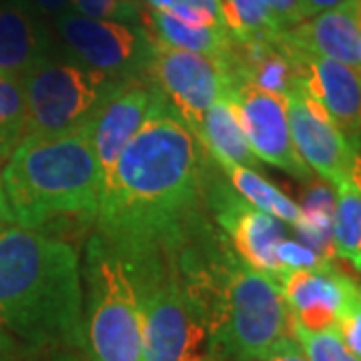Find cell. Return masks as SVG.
Returning <instances> with one entry per match:
<instances>
[{"label":"cell","instance_id":"6da1fadb","mask_svg":"<svg viewBox=\"0 0 361 361\" xmlns=\"http://www.w3.org/2000/svg\"><path fill=\"white\" fill-rule=\"evenodd\" d=\"M203 191V157L169 101L127 142L106 179L101 235L125 259L175 249L187 237Z\"/></svg>","mask_w":361,"mask_h":361},{"label":"cell","instance_id":"7a4b0ae2","mask_svg":"<svg viewBox=\"0 0 361 361\" xmlns=\"http://www.w3.org/2000/svg\"><path fill=\"white\" fill-rule=\"evenodd\" d=\"M0 327L23 348L87 353L85 285L75 247L0 223Z\"/></svg>","mask_w":361,"mask_h":361},{"label":"cell","instance_id":"3957f363","mask_svg":"<svg viewBox=\"0 0 361 361\" xmlns=\"http://www.w3.org/2000/svg\"><path fill=\"white\" fill-rule=\"evenodd\" d=\"M211 255L207 263L191 255L183 275L205 311L209 349L215 357L261 360L295 337L277 279L247 265L223 241Z\"/></svg>","mask_w":361,"mask_h":361},{"label":"cell","instance_id":"277c9868","mask_svg":"<svg viewBox=\"0 0 361 361\" xmlns=\"http://www.w3.org/2000/svg\"><path fill=\"white\" fill-rule=\"evenodd\" d=\"M87 123L59 135H26L6 159L0 179L14 223L42 231L59 221L97 219L103 175Z\"/></svg>","mask_w":361,"mask_h":361},{"label":"cell","instance_id":"5b68a950","mask_svg":"<svg viewBox=\"0 0 361 361\" xmlns=\"http://www.w3.org/2000/svg\"><path fill=\"white\" fill-rule=\"evenodd\" d=\"M175 249L121 255L141 301V361H197L207 337L205 311L180 275Z\"/></svg>","mask_w":361,"mask_h":361},{"label":"cell","instance_id":"8992f818","mask_svg":"<svg viewBox=\"0 0 361 361\" xmlns=\"http://www.w3.org/2000/svg\"><path fill=\"white\" fill-rule=\"evenodd\" d=\"M85 341L89 361H141V301L127 261L103 235L85 255Z\"/></svg>","mask_w":361,"mask_h":361},{"label":"cell","instance_id":"52a82bcc","mask_svg":"<svg viewBox=\"0 0 361 361\" xmlns=\"http://www.w3.org/2000/svg\"><path fill=\"white\" fill-rule=\"evenodd\" d=\"M121 80L51 54L25 77L26 135H59L82 127Z\"/></svg>","mask_w":361,"mask_h":361},{"label":"cell","instance_id":"ba28073f","mask_svg":"<svg viewBox=\"0 0 361 361\" xmlns=\"http://www.w3.org/2000/svg\"><path fill=\"white\" fill-rule=\"evenodd\" d=\"M151 37V35H149ZM191 133H197L205 113L235 89L229 68L221 59L173 49L151 37V56L145 71Z\"/></svg>","mask_w":361,"mask_h":361},{"label":"cell","instance_id":"9c48e42d","mask_svg":"<svg viewBox=\"0 0 361 361\" xmlns=\"http://www.w3.org/2000/svg\"><path fill=\"white\" fill-rule=\"evenodd\" d=\"M56 30L80 65L106 77L130 80L147 71L151 37L145 28H133L118 20L63 13L56 20Z\"/></svg>","mask_w":361,"mask_h":361},{"label":"cell","instance_id":"30bf717a","mask_svg":"<svg viewBox=\"0 0 361 361\" xmlns=\"http://www.w3.org/2000/svg\"><path fill=\"white\" fill-rule=\"evenodd\" d=\"M285 99L289 130L299 159L334 187L351 179L360 151L348 135L301 87Z\"/></svg>","mask_w":361,"mask_h":361},{"label":"cell","instance_id":"8fae6325","mask_svg":"<svg viewBox=\"0 0 361 361\" xmlns=\"http://www.w3.org/2000/svg\"><path fill=\"white\" fill-rule=\"evenodd\" d=\"M229 99L253 155L297 179L310 180L311 171L299 159L293 147L287 118V99L247 82L237 85Z\"/></svg>","mask_w":361,"mask_h":361},{"label":"cell","instance_id":"7c38bea8","mask_svg":"<svg viewBox=\"0 0 361 361\" xmlns=\"http://www.w3.org/2000/svg\"><path fill=\"white\" fill-rule=\"evenodd\" d=\"M165 101L167 97L155 85H145L137 78H130L121 80L97 113L90 116L87 123L89 137L103 175V187L127 142Z\"/></svg>","mask_w":361,"mask_h":361},{"label":"cell","instance_id":"4fadbf2b","mask_svg":"<svg viewBox=\"0 0 361 361\" xmlns=\"http://www.w3.org/2000/svg\"><path fill=\"white\" fill-rule=\"evenodd\" d=\"M279 287L297 327L305 331L337 329L339 315L357 283L336 265L315 271H285Z\"/></svg>","mask_w":361,"mask_h":361},{"label":"cell","instance_id":"5bb4252c","mask_svg":"<svg viewBox=\"0 0 361 361\" xmlns=\"http://www.w3.org/2000/svg\"><path fill=\"white\" fill-rule=\"evenodd\" d=\"M213 205L217 211V223L231 241L233 251L253 269L279 281L285 271L277 261L275 249L287 239L279 219L249 205L229 189H221L219 199Z\"/></svg>","mask_w":361,"mask_h":361},{"label":"cell","instance_id":"9a60e30c","mask_svg":"<svg viewBox=\"0 0 361 361\" xmlns=\"http://www.w3.org/2000/svg\"><path fill=\"white\" fill-rule=\"evenodd\" d=\"M293 51L301 63V89L322 104L357 147L361 141V66Z\"/></svg>","mask_w":361,"mask_h":361},{"label":"cell","instance_id":"2e32d148","mask_svg":"<svg viewBox=\"0 0 361 361\" xmlns=\"http://www.w3.org/2000/svg\"><path fill=\"white\" fill-rule=\"evenodd\" d=\"M49 54L51 37L32 2H0V75L23 78Z\"/></svg>","mask_w":361,"mask_h":361},{"label":"cell","instance_id":"e0dca14e","mask_svg":"<svg viewBox=\"0 0 361 361\" xmlns=\"http://www.w3.org/2000/svg\"><path fill=\"white\" fill-rule=\"evenodd\" d=\"M281 39L297 51L360 66L361 35L349 0L283 30Z\"/></svg>","mask_w":361,"mask_h":361},{"label":"cell","instance_id":"ac0fdd59","mask_svg":"<svg viewBox=\"0 0 361 361\" xmlns=\"http://www.w3.org/2000/svg\"><path fill=\"white\" fill-rule=\"evenodd\" d=\"M197 142L205 147L209 155L213 157L221 167L233 163L243 167H257L259 159L247 145L243 129L239 125V118L235 115V109L229 97H221L215 101L203 116V123L195 133Z\"/></svg>","mask_w":361,"mask_h":361},{"label":"cell","instance_id":"d6986e66","mask_svg":"<svg viewBox=\"0 0 361 361\" xmlns=\"http://www.w3.org/2000/svg\"><path fill=\"white\" fill-rule=\"evenodd\" d=\"M145 18V30L159 42L183 49V51L199 52L211 59H225L231 49V35L225 26L219 28H199V26L185 25L175 16L163 13V11H151V14L142 13Z\"/></svg>","mask_w":361,"mask_h":361},{"label":"cell","instance_id":"ffe728a7","mask_svg":"<svg viewBox=\"0 0 361 361\" xmlns=\"http://www.w3.org/2000/svg\"><path fill=\"white\" fill-rule=\"evenodd\" d=\"M223 171L231 179L237 195L241 199H245L249 205H253L275 219L285 221L293 227L299 223L301 207L297 205L295 201H291L283 191H279L273 183L255 173L253 169L227 163V165H223Z\"/></svg>","mask_w":361,"mask_h":361},{"label":"cell","instance_id":"44dd1931","mask_svg":"<svg viewBox=\"0 0 361 361\" xmlns=\"http://www.w3.org/2000/svg\"><path fill=\"white\" fill-rule=\"evenodd\" d=\"M334 245L337 257L361 273V191L351 180L336 187Z\"/></svg>","mask_w":361,"mask_h":361},{"label":"cell","instance_id":"7402d4cb","mask_svg":"<svg viewBox=\"0 0 361 361\" xmlns=\"http://www.w3.org/2000/svg\"><path fill=\"white\" fill-rule=\"evenodd\" d=\"M223 25L235 40L275 39L281 35L267 0H221Z\"/></svg>","mask_w":361,"mask_h":361},{"label":"cell","instance_id":"603a6c76","mask_svg":"<svg viewBox=\"0 0 361 361\" xmlns=\"http://www.w3.org/2000/svg\"><path fill=\"white\" fill-rule=\"evenodd\" d=\"M26 137V101L23 78L0 75V165Z\"/></svg>","mask_w":361,"mask_h":361},{"label":"cell","instance_id":"cb8c5ba5","mask_svg":"<svg viewBox=\"0 0 361 361\" xmlns=\"http://www.w3.org/2000/svg\"><path fill=\"white\" fill-rule=\"evenodd\" d=\"M293 336L299 348L303 349L307 361H361L341 343L336 329L313 334L297 327L293 323Z\"/></svg>","mask_w":361,"mask_h":361},{"label":"cell","instance_id":"d4e9b609","mask_svg":"<svg viewBox=\"0 0 361 361\" xmlns=\"http://www.w3.org/2000/svg\"><path fill=\"white\" fill-rule=\"evenodd\" d=\"M163 13L175 16L185 25L199 28H219L223 25L221 0H175Z\"/></svg>","mask_w":361,"mask_h":361},{"label":"cell","instance_id":"484cf974","mask_svg":"<svg viewBox=\"0 0 361 361\" xmlns=\"http://www.w3.org/2000/svg\"><path fill=\"white\" fill-rule=\"evenodd\" d=\"M77 14L90 18H106L127 23L135 18H142L141 0H71Z\"/></svg>","mask_w":361,"mask_h":361},{"label":"cell","instance_id":"4316f807","mask_svg":"<svg viewBox=\"0 0 361 361\" xmlns=\"http://www.w3.org/2000/svg\"><path fill=\"white\" fill-rule=\"evenodd\" d=\"M275 255L283 271H315L334 265L331 261L319 257L307 245L299 241H291V239H283L275 249Z\"/></svg>","mask_w":361,"mask_h":361},{"label":"cell","instance_id":"83f0119b","mask_svg":"<svg viewBox=\"0 0 361 361\" xmlns=\"http://www.w3.org/2000/svg\"><path fill=\"white\" fill-rule=\"evenodd\" d=\"M337 336L341 343L361 360V285L353 289L337 322Z\"/></svg>","mask_w":361,"mask_h":361},{"label":"cell","instance_id":"f1b7e54d","mask_svg":"<svg viewBox=\"0 0 361 361\" xmlns=\"http://www.w3.org/2000/svg\"><path fill=\"white\" fill-rule=\"evenodd\" d=\"M14 361H89L85 351L66 348H23L14 355Z\"/></svg>","mask_w":361,"mask_h":361},{"label":"cell","instance_id":"f546056e","mask_svg":"<svg viewBox=\"0 0 361 361\" xmlns=\"http://www.w3.org/2000/svg\"><path fill=\"white\" fill-rule=\"evenodd\" d=\"M267 2L281 30H289L291 26L299 25L307 18L303 0H267Z\"/></svg>","mask_w":361,"mask_h":361},{"label":"cell","instance_id":"4dcf8cb0","mask_svg":"<svg viewBox=\"0 0 361 361\" xmlns=\"http://www.w3.org/2000/svg\"><path fill=\"white\" fill-rule=\"evenodd\" d=\"M303 211H323L336 215V193L325 183H311V187L303 195Z\"/></svg>","mask_w":361,"mask_h":361},{"label":"cell","instance_id":"1f68e13d","mask_svg":"<svg viewBox=\"0 0 361 361\" xmlns=\"http://www.w3.org/2000/svg\"><path fill=\"white\" fill-rule=\"evenodd\" d=\"M255 361H307V357H305L303 349L299 348L297 339L293 337V339L283 341L281 345H277V348L273 349L271 353H267L265 357H261V360Z\"/></svg>","mask_w":361,"mask_h":361},{"label":"cell","instance_id":"d6a6232c","mask_svg":"<svg viewBox=\"0 0 361 361\" xmlns=\"http://www.w3.org/2000/svg\"><path fill=\"white\" fill-rule=\"evenodd\" d=\"M348 0H303V6H305V16H315V14L325 13L329 8H336L339 4H343Z\"/></svg>","mask_w":361,"mask_h":361},{"label":"cell","instance_id":"836d02e7","mask_svg":"<svg viewBox=\"0 0 361 361\" xmlns=\"http://www.w3.org/2000/svg\"><path fill=\"white\" fill-rule=\"evenodd\" d=\"M18 351V343L0 327V361H14Z\"/></svg>","mask_w":361,"mask_h":361},{"label":"cell","instance_id":"e575fe53","mask_svg":"<svg viewBox=\"0 0 361 361\" xmlns=\"http://www.w3.org/2000/svg\"><path fill=\"white\" fill-rule=\"evenodd\" d=\"M30 2L37 8V13L59 14L63 13V8H65L71 0H30Z\"/></svg>","mask_w":361,"mask_h":361},{"label":"cell","instance_id":"d590c367","mask_svg":"<svg viewBox=\"0 0 361 361\" xmlns=\"http://www.w3.org/2000/svg\"><path fill=\"white\" fill-rule=\"evenodd\" d=\"M0 223H14L13 211L8 207L6 193H4V187H2V179H0Z\"/></svg>","mask_w":361,"mask_h":361},{"label":"cell","instance_id":"8d00e7d4","mask_svg":"<svg viewBox=\"0 0 361 361\" xmlns=\"http://www.w3.org/2000/svg\"><path fill=\"white\" fill-rule=\"evenodd\" d=\"M351 2V8H353V18H355V25L361 35V0H349Z\"/></svg>","mask_w":361,"mask_h":361},{"label":"cell","instance_id":"74e56055","mask_svg":"<svg viewBox=\"0 0 361 361\" xmlns=\"http://www.w3.org/2000/svg\"><path fill=\"white\" fill-rule=\"evenodd\" d=\"M197 361H213V357H199Z\"/></svg>","mask_w":361,"mask_h":361},{"label":"cell","instance_id":"f35d334b","mask_svg":"<svg viewBox=\"0 0 361 361\" xmlns=\"http://www.w3.org/2000/svg\"><path fill=\"white\" fill-rule=\"evenodd\" d=\"M360 66H361V44H360Z\"/></svg>","mask_w":361,"mask_h":361}]
</instances>
